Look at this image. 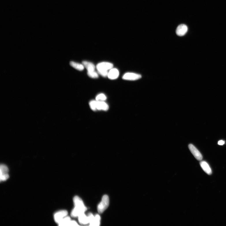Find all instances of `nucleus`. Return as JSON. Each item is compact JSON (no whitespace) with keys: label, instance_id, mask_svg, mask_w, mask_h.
<instances>
[{"label":"nucleus","instance_id":"obj_1","mask_svg":"<svg viewBox=\"0 0 226 226\" xmlns=\"http://www.w3.org/2000/svg\"><path fill=\"white\" fill-rule=\"evenodd\" d=\"M113 64L108 62H102L99 63L97 65L96 68L98 73L104 77L107 76L108 70L112 69Z\"/></svg>","mask_w":226,"mask_h":226},{"label":"nucleus","instance_id":"obj_2","mask_svg":"<svg viewBox=\"0 0 226 226\" xmlns=\"http://www.w3.org/2000/svg\"><path fill=\"white\" fill-rule=\"evenodd\" d=\"M109 204V196L107 195L103 196L101 201L98 206V212L101 214L103 213L108 207Z\"/></svg>","mask_w":226,"mask_h":226},{"label":"nucleus","instance_id":"obj_3","mask_svg":"<svg viewBox=\"0 0 226 226\" xmlns=\"http://www.w3.org/2000/svg\"><path fill=\"white\" fill-rule=\"evenodd\" d=\"M87 208L85 205L74 206V207L71 213V216L73 217H78L81 214L84 213Z\"/></svg>","mask_w":226,"mask_h":226},{"label":"nucleus","instance_id":"obj_4","mask_svg":"<svg viewBox=\"0 0 226 226\" xmlns=\"http://www.w3.org/2000/svg\"><path fill=\"white\" fill-rule=\"evenodd\" d=\"M0 171H1V181H5L8 180L9 178L8 174V168L5 165L1 164L0 166Z\"/></svg>","mask_w":226,"mask_h":226},{"label":"nucleus","instance_id":"obj_5","mask_svg":"<svg viewBox=\"0 0 226 226\" xmlns=\"http://www.w3.org/2000/svg\"><path fill=\"white\" fill-rule=\"evenodd\" d=\"M68 212L66 210H61L56 212L54 216L55 222L59 224L63 219L67 216Z\"/></svg>","mask_w":226,"mask_h":226},{"label":"nucleus","instance_id":"obj_6","mask_svg":"<svg viewBox=\"0 0 226 226\" xmlns=\"http://www.w3.org/2000/svg\"><path fill=\"white\" fill-rule=\"evenodd\" d=\"M141 74L133 73H125L123 77L124 80L128 81H136L141 78Z\"/></svg>","mask_w":226,"mask_h":226},{"label":"nucleus","instance_id":"obj_7","mask_svg":"<svg viewBox=\"0 0 226 226\" xmlns=\"http://www.w3.org/2000/svg\"><path fill=\"white\" fill-rule=\"evenodd\" d=\"M188 148L193 155L196 159L198 160H202L203 156L201 154L195 146L192 144H190L188 145Z\"/></svg>","mask_w":226,"mask_h":226},{"label":"nucleus","instance_id":"obj_8","mask_svg":"<svg viewBox=\"0 0 226 226\" xmlns=\"http://www.w3.org/2000/svg\"><path fill=\"white\" fill-rule=\"evenodd\" d=\"M188 31V27L185 24L179 25L176 30V33L179 36H182L186 34Z\"/></svg>","mask_w":226,"mask_h":226},{"label":"nucleus","instance_id":"obj_9","mask_svg":"<svg viewBox=\"0 0 226 226\" xmlns=\"http://www.w3.org/2000/svg\"><path fill=\"white\" fill-rule=\"evenodd\" d=\"M119 75V72L116 68H112L110 70L107 77L111 80H115L117 79Z\"/></svg>","mask_w":226,"mask_h":226},{"label":"nucleus","instance_id":"obj_10","mask_svg":"<svg viewBox=\"0 0 226 226\" xmlns=\"http://www.w3.org/2000/svg\"><path fill=\"white\" fill-rule=\"evenodd\" d=\"M200 165L203 170L209 175L212 173V171L209 165L205 161H202L200 163Z\"/></svg>","mask_w":226,"mask_h":226},{"label":"nucleus","instance_id":"obj_11","mask_svg":"<svg viewBox=\"0 0 226 226\" xmlns=\"http://www.w3.org/2000/svg\"><path fill=\"white\" fill-rule=\"evenodd\" d=\"M82 64L87 69V72H91L95 71L96 67L93 63L87 61H84L82 62Z\"/></svg>","mask_w":226,"mask_h":226},{"label":"nucleus","instance_id":"obj_12","mask_svg":"<svg viewBox=\"0 0 226 226\" xmlns=\"http://www.w3.org/2000/svg\"><path fill=\"white\" fill-rule=\"evenodd\" d=\"M79 222L80 224L86 225L89 224V218L85 213L80 215L78 217Z\"/></svg>","mask_w":226,"mask_h":226},{"label":"nucleus","instance_id":"obj_13","mask_svg":"<svg viewBox=\"0 0 226 226\" xmlns=\"http://www.w3.org/2000/svg\"><path fill=\"white\" fill-rule=\"evenodd\" d=\"M97 109L98 110H102L104 111H107L109 109L108 105L104 101H97Z\"/></svg>","mask_w":226,"mask_h":226},{"label":"nucleus","instance_id":"obj_14","mask_svg":"<svg viewBox=\"0 0 226 226\" xmlns=\"http://www.w3.org/2000/svg\"><path fill=\"white\" fill-rule=\"evenodd\" d=\"M70 65L76 70L82 71L84 70V66L83 64L76 63L74 61H71L70 63Z\"/></svg>","mask_w":226,"mask_h":226},{"label":"nucleus","instance_id":"obj_15","mask_svg":"<svg viewBox=\"0 0 226 226\" xmlns=\"http://www.w3.org/2000/svg\"><path fill=\"white\" fill-rule=\"evenodd\" d=\"M100 216L99 214H97L95 216L94 219L89 225L91 226H99L100 224Z\"/></svg>","mask_w":226,"mask_h":226},{"label":"nucleus","instance_id":"obj_16","mask_svg":"<svg viewBox=\"0 0 226 226\" xmlns=\"http://www.w3.org/2000/svg\"><path fill=\"white\" fill-rule=\"evenodd\" d=\"M71 221L70 218L68 216H67L64 218L58 224L60 226H68L69 222Z\"/></svg>","mask_w":226,"mask_h":226},{"label":"nucleus","instance_id":"obj_17","mask_svg":"<svg viewBox=\"0 0 226 226\" xmlns=\"http://www.w3.org/2000/svg\"><path fill=\"white\" fill-rule=\"evenodd\" d=\"M107 99L106 96L104 94H100L96 96V100L97 101H104Z\"/></svg>","mask_w":226,"mask_h":226},{"label":"nucleus","instance_id":"obj_18","mask_svg":"<svg viewBox=\"0 0 226 226\" xmlns=\"http://www.w3.org/2000/svg\"><path fill=\"white\" fill-rule=\"evenodd\" d=\"M88 76L92 78H97L98 77V75L95 71L91 72H87Z\"/></svg>","mask_w":226,"mask_h":226},{"label":"nucleus","instance_id":"obj_19","mask_svg":"<svg viewBox=\"0 0 226 226\" xmlns=\"http://www.w3.org/2000/svg\"><path fill=\"white\" fill-rule=\"evenodd\" d=\"M97 100H93L89 102V106L93 110L95 111L97 110Z\"/></svg>","mask_w":226,"mask_h":226},{"label":"nucleus","instance_id":"obj_20","mask_svg":"<svg viewBox=\"0 0 226 226\" xmlns=\"http://www.w3.org/2000/svg\"><path fill=\"white\" fill-rule=\"evenodd\" d=\"M77 222L71 220L70 221L68 226H78V225Z\"/></svg>","mask_w":226,"mask_h":226},{"label":"nucleus","instance_id":"obj_21","mask_svg":"<svg viewBox=\"0 0 226 226\" xmlns=\"http://www.w3.org/2000/svg\"><path fill=\"white\" fill-rule=\"evenodd\" d=\"M225 142L221 140L218 141V144L220 145H223L225 144Z\"/></svg>","mask_w":226,"mask_h":226}]
</instances>
